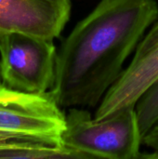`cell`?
Here are the masks:
<instances>
[{"label":"cell","mask_w":158,"mask_h":159,"mask_svg":"<svg viewBox=\"0 0 158 159\" xmlns=\"http://www.w3.org/2000/svg\"><path fill=\"white\" fill-rule=\"evenodd\" d=\"M157 19L156 0H101L57 50L49 92L59 106H99Z\"/></svg>","instance_id":"obj_1"},{"label":"cell","mask_w":158,"mask_h":159,"mask_svg":"<svg viewBox=\"0 0 158 159\" xmlns=\"http://www.w3.org/2000/svg\"><path fill=\"white\" fill-rule=\"evenodd\" d=\"M142 140L135 105L102 119H95L83 107L69 108L65 114L61 143L86 158H140Z\"/></svg>","instance_id":"obj_2"},{"label":"cell","mask_w":158,"mask_h":159,"mask_svg":"<svg viewBox=\"0 0 158 159\" xmlns=\"http://www.w3.org/2000/svg\"><path fill=\"white\" fill-rule=\"evenodd\" d=\"M57 48L53 40L20 33L0 34V75L7 88L30 94L48 92L53 85Z\"/></svg>","instance_id":"obj_3"},{"label":"cell","mask_w":158,"mask_h":159,"mask_svg":"<svg viewBox=\"0 0 158 159\" xmlns=\"http://www.w3.org/2000/svg\"><path fill=\"white\" fill-rule=\"evenodd\" d=\"M65 114L50 92L23 93L0 82V130L13 131L31 139L63 145Z\"/></svg>","instance_id":"obj_4"},{"label":"cell","mask_w":158,"mask_h":159,"mask_svg":"<svg viewBox=\"0 0 158 159\" xmlns=\"http://www.w3.org/2000/svg\"><path fill=\"white\" fill-rule=\"evenodd\" d=\"M158 77V19L149 28L128 67L99 104L95 119H102L134 106L139 97Z\"/></svg>","instance_id":"obj_5"},{"label":"cell","mask_w":158,"mask_h":159,"mask_svg":"<svg viewBox=\"0 0 158 159\" xmlns=\"http://www.w3.org/2000/svg\"><path fill=\"white\" fill-rule=\"evenodd\" d=\"M71 11V0H0V34L20 33L54 41Z\"/></svg>","instance_id":"obj_6"},{"label":"cell","mask_w":158,"mask_h":159,"mask_svg":"<svg viewBox=\"0 0 158 159\" xmlns=\"http://www.w3.org/2000/svg\"><path fill=\"white\" fill-rule=\"evenodd\" d=\"M142 136L158 124V77L143 91L135 103Z\"/></svg>","instance_id":"obj_7"},{"label":"cell","mask_w":158,"mask_h":159,"mask_svg":"<svg viewBox=\"0 0 158 159\" xmlns=\"http://www.w3.org/2000/svg\"><path fill=\"white\" fill-rule=\"evenodd\" d=\"M142 144L153 151L152 155H147L143 157L158 158V124L143 136Z\"/></svg>","instance_id":"obj_8"},{"label":"cell","mask_w":158,"mask_h":159,"mask_svg":"<svg viewBox=\"0 0 158 159\" xmlns=\"http://www.w3.org/2000/svg\"><path fill=\"white\" fill-rule=\"evenodd\" d=\"M21 140L36 141V140L31 139L28 136H25L20 133H17V132H13V131H7V130H0V148L8 146L12 143H14L16 141H21ZM36 142H39V141H36Z\"/></svg>","instance_id":"obj_9"},{"label":"cell","mask_w":158,"mask_h":159,"mask_svg":"<svg viewBox=\"0 0 158 159\" xmlns=\"http://www.w3.org/2000/svg\"><path fill=\"white\" fill-rule=\"evenodd\" d=\"M0 82H2V81H1V75H0Z\"/></svg>","instance_id":"obj_10"}]
</instances>
